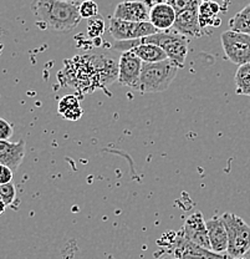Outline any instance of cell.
Masks as SVG:
<instances>
[{
  "mask_svg": "<svg viewBox=\"0 0 250 259\" xmlns=\"http://www.w3.org/2000/svg\"><path fill=\"white\" fill-rule=\"evenodd\" d=\"M118 76V65L112 58L86 54L65 61L58 79L64 85L72 86L79 93L90 94L106 89Z\"/></svg>",
  "mask_w": 250,
  "mask_h": 259,
  "instance_id": "1",
  "label": "cell"
},
{
  "mask_svg": "<svg viewBox=\"0 0 250 259\" xmlns=\"http://www.w3.org/2000/svg\"><path fill=\"white\" fill-rule=\"evenodd\" d=\"M31 9L42 28L58 32L74 30L82 19L80 4L63 0H34Z\"/></svg>",
  "mask_w": 250,
  "mask_h": 259,
  "instance_id": "2",
  "label": "cell"
},
{
  "mask_svg": "<svg viewBox=\"0 0 250 259\" xmlns=\"http://www.w3.org/2000/svg\"><path fill=\"white\" fill-rule=\"evenodd\" d=\"M141 44H153L162 48L167 54L168 60L177 65L179 69L184 66L188 54V39L176 31L157 32V34L149 35V36L142 37V39L116 41L114 44V49L121 53H126Z\"/></svg>",
  "mask_w": 250,
  "mask_h": 259,
  "instance_id": "3",
  "label": "cell"
},
{
  "mask_svg": "<svg viewBox=\"0 0 250 259\" xmlns=\"http://www.w3.org/2000/svg\"><path fill=\"white\" fill-rule=\"evenodd\" d=\"M157 244L161 245L163 252L176 259H230L228 254H217L190 242L181 233V231L168 232L158 239Z\"/></svg>",
  "mask_w": 250,
  "mask_h": 259,
  "instance_id": "4",
  "label": "cell"
},
{
  "mask_svg": "<svg viewBox=\"0 0 250 259\" xmlns=\"http://www.w3.org/2000/svg\"><path fill=\"white\" fill-rule=\"evenodd\" d=\"M179 67L171 60L142 65L138 91L142 94L163 93L171 86Z\"/></svg>",
  "mask_w": 250,
  "mask_h": 259,
  "instance_id": "5",
  "label": "cell"
},
{
  "mask_svg": "<svg viewBox=\"0 0 250 259\" xmlns=\"http://www.w3.org/2000/svg\"><path fill=\"white\" fill-rule=\"evenodd\" d=\"M228 233L227 254L230 258H244L250 250V226L234 213L225 212L220 215Z\"/></svg>",
  "mask_w": 250,
  "mask_h": 259,
  "instance_id": "6",
  "label": "cell"
},
{
  "mask_svg": "<svg viewBox=\"0 0 250 259\" xmlns=\"http://www.w3.org/2000/svg\"><path fill=\"white\" fill-rule=\"evenodd\" d=\"M223 50L230 63L238 65L250 63V35L244 32L225 30L220 35Z\"/></svg>",
  "mask_w": 250,
  "mask_h": 259,
  "instance_id": "7",
  "label": "cell"
},
{
  "mask_svg": "<svg viewBox=\"0 0 250 259\" xmlns=\"http://www.w3.org/2000/svg\"><path fill=\"white\" fill-rule=\"evenodd\" d=\"M109 31L116 41L137 40L160 32L151 23H132L111 18Z\"/></svg>",
  "mask_w": 250,
  "mask_h": 259,
  "instance_id": "8",
  "label": "cell"
},
{
  "mask_svg": "<svg viewBox=\"0 0 250 259\" xmlns=\"http://www.w3.org/2000/svg\"><path fill=\"white\" fill-rule=\"evenodd\" d=\"M142 65H143L142 60L133 51H126L121 54L118 61V82L123 86L138 90Z\"/></svg>",
  "mask_w": 250,
  "mask_h": 259,
  "instance_id": "9",
  "label": "cell"
},
{
  "mask_svg": "<svg viewBox=\"0 0 250 259\" xmlns=\"http://www.w3.org/2000/svg\"><path fill=\"white\" fill-rule=\"evenodd\" d=\"M148 0H125L117 5L112 18L132 23H149Z\"/></svg>",
  "mask_w": 250,
  "mask_h": 259,
  "instance_id": "10",
  "label": "cell"
},
{
  "mask_svg": "<svg viewBox=\"0 0 250 259\" xmlns=\"http://www.w3.org/2000/svg\"><path fill=\"white\" fill-rule=\"evenodd\" d=\"M181 233L187 239L206 249L211 250V243H209L208 228H207V221L204 220L202 212H194L185 220Z\"/></svg>",
  "mask_w": 250,
  "mask_h": 259,
  "instance_id": "11",
  "label": "cell"
},
{
  "mask_svg": "<svg viewBox=\"0 0 250 259\" xmlns=\"http://www.w3.org/2000/svg\"><path fill=\"white\" fill-rule=\"evenodd\" d=\"M149 3V23L155 26L160 32L168 31L169 29H173L174 23H176L177 13L171 4L166 0H158Z\"/></svg>",
  "mask_w": 250,
  "mask_h": 259,
  "instance_id": "12",
  "label": "cell"
},
{
  "mask_svg": "<svg viewBox=\"0 0 250 259\" xmlns=\"http://www.w3.org/2000/svg\"><path fill=\"white\" fill-rule=\"evenodd\" d=\"M173 31L183 35L187 39L201 37L203 35V29L199 24V8L178 13L173 25Z\"/></svg>",
  "mask_w": 250,
  "mask_h": 259,
  "instance_id": "13",
  "label": "cell"
},
{
  "mask_svg": "<svg viewBox=\"0 0 250 259\" xmlns=\"http://www.w3.org/2000/svg\"><path fill=\"white\" fill-rule=\"evenodd\" d=\"M25 156V141L18 142L0 141V164L9 167L13 172L17 171Z\"/></svg>",
  "mask_w": 250,
  "mask_h": 259,
  "instance_id": "14",
  "label": "cell"
},
{
  "mask_svg": "<svg viewBox=\"0 0 250 259\" xmlns=\"http://www.w3.org/2000/svg\"><path fill=\"white\" fill-rule=\"evenodd\" d=\"M211 250L217 254H227L228 250V233L220 217H213L207 220Z\"/></svg>",
  "mask_w": 250,
  "mask_h": 259,
  "instance_id": "15",
  "label": "cell"
},
{
  "mask_svg": "<svg viewBox=\"0 0 250 259\" xmlns=\"http://www.w3.org/2000/svg\"><path fill=\"white\" fill-rule=\"evenodd\" d=\"M220 12V5L214 0H204L199 7V24L202 29L208 26H218L222 21L218 18Z\"/></svg>",
  "mask_w": 250,
  "mask_h": 259,
  "instance_id": "16",
  "label": "cell"
},
{
  "mask_svg": "<svg viewBox=\"0 0 250 259\" xmlns=\"http://www.w3.org/2000/svg\"><path fill=\"white\" fill-rule=\"evenodd\" d=\"M59 113L69 121H77L82 116V107L80 100L74 95H66L59 101Z\"/></svg>",
  "mask_w": 250,
  "mask_h": 259,
  "instance_id": "17",
  "label": "cell"
},
{
  "mask_svg": "<svg viewBox=\"0 0 250 259\" xmlns=\"http://www.w3.org/2000/svg\"><path fill=\"white\" fill-rule=\"evenodd\" d=\"M137 56L142 60V63L153 64V63H161V61L167 60V54L165 53L162 48L157 47L153 44H141L138 47L132 49Z\"/></svg>",
  "mask_w": 250,
  "mask_h": 259,
  "instance_id": "18",
  "label": "cell"
},
{
  "mask_svg": "<svg viewBox=\"0 0 250 259\" xmlns=\"http://www.w3.org/2000/svg\"><path fill=\"white\" fill-rule=\"evenodd\" d=\"M235 93L236 95L250 96V63L240 65L235 72Z\"/></svg>",
  "mask_w": 250,
  "mask_h": 259,
  "instance_id": "19",
  "label": "cell"
},
{
  "mask_svg": "<svg viewBox=\"0 0 250 259\" xmlns=\"http://www.w3.org/2000/svg\"><path fill=\"white\" fill-rule=\"evenodd\" d=\"M229 30L244 32V34L250 35V4L245 8L236 13L228 23Z\"/></svg>",
  "mask_w": 250,
  "mask_h": 259,
  "instance_id": "20",
  "label": "cell"
},
{
  "mask_svg": "<svg viewBox=\"0 0 250 259\" xmlns=\"http://www.w3.org/2000/svg\"><path fill=\"white\" fill-rule=\"evenodd\" d=\"M166 2L171 4L173 9L176 10L177 14H178V13L184 12V10L197 9V8L201 7L204 0H166Z\"/></svg>",
  "mask_w": 250,
  "mask_h": 259,
  "instance_id": "21",
  "label": "cell"
},
{
  "mask_svg": "<svg viewBox=\"0 0 250 259\" xmlns=\"http://www.w3.org/2000/svg\"><path fill=\"white\" fill-rule=\"evenodd\" d=\"M0 199L8 206H12L17 199V190L13 182L7 183V185H0Z\"/></svg>",
  "mask_w": 250,
  "mask_h": 259,
  "instance_id": "22",
  "label": "cell"
},
{
  "mask_svg": "<svg viewBox=\"0 0 250 259\" xmlns=\"http://www.w3.org/2000/svg\"><path fill=\"white\" fill-rule=\"evenodd\" d=\"M105 29V23L102 18H92L88 20L87 24V34L90 37L98 39L101 36Z\"/></svg>",
  "mask_w": 250,
  "mask_h": 259,
  "instance_id": "23",
  "label": "cell"
},
{
  "mask_svg": "<svg viewBox=\"0 0 250 259\" xmlns=\"http://www.w3.org/2000/svg\"><path fill=\"white\" fill-rule=\"evenodd\" d=\"M98 14V5L93 0H85L80 4V15L82 19H92Z\"/></svg>",
  "mask_w": 250,
  "mask_h": 259,
  "instance_id": "24",
  "label": "cell"
},
{
  "mask_svg": "<svg viewBox=\"0 0 250 259\" xmlns=\"http://www.w3.org/2000/svg\"><path fill=\"white\" fill-rule=\"evenodd\" d=\"M13 134H14V128L12 123L8 122L5 118L0 117V141H9Z\"/></svg>",
  "mask_w": 250,
  "mask_h": 259,
  "instance_id": "25",
  "label": "cell"
},
{
  "mask_svg": "<svg viewBox=\"0 0 250 259\" xmlns=\"http://www.w3.org/2000/svg\"><path fill=\"white\" fill-rule=\"evenodd\" d=\"M13 180V171L9 167L0 164V185H7Z\"/></svg>",
  "mask_w": 250,
  "mask_h": 259,
  "instance_id": "26",
  "label": "cell"
},
{
  "mask_svg": "<svg viewBox=\"0 0 250 259\" xmlns=\"http://www.w3.org/2000/svg\"><path fill=\"white\" fill-rule=\"evenodd\" d=\"M157 259H176V258H173L172 257V255H169L168 253H166V252H161V257H158Z\"/></svg>",
  "mask_w": 250,
  "mask_h": 259,
  "instance_id": "27",
  "label": "cell"
},
{
  "mask_svg": "<svg viewBox=\"0 0 250 259\" xmlns=\"http://www.w3.org/2000/svg\"><path fill=\"white\" fill-rule=\"evenodd\" d=\"M5 208H7V204H5L4 202H3L2 199H0V214H2V213H4Z\"/></svg>",
  "mask_w": 250,
  "mask_h": 259,
  "instance_id": "28",
  "label": "cell"
},
{
  "mask_svg": "<svg viewBox=\"0 0 250 259\" xmlns=\"http://www.w3.org/2000/svg\"><path fill=\"white\" fill-rule=\"evenodd\" d=\"M63 2H67V3H75V4H81L82 2L85 0H63Z\"/></svg>",
  "mask_w": 250,
  "mask_h": 259,
  "instance_id": "29",
  "label": "cell"
},
{
  "mask_svg": "<svg viewBox=\"0 0 250 259\" xmlns=\"http://www.w3.org/2000/svg\"><path fill=\"white\" fill-rule=\"evenodd\" d=\"M230 259H235V258H230ZM238 259H241V258H238Z\"/></svg>",
  "mask_w": 250,
  "mask_h": 259,
  "instance_id": "30",
  "label": "cell"
},
{
  "mask_svg": "<svg viewBox=\"0 0 250 259\" xmlns=\"http://www.w3.org/2000/svg\"><path fill=\"white\" fill-rule=\"evenodd\" d=\"M241 259H246V258H241Z\"/></svg>",
  "mask_w": 250,
  "mask_h": 259,
  "instance_id": "31",
  "label": "cell"
}]
</instances>
